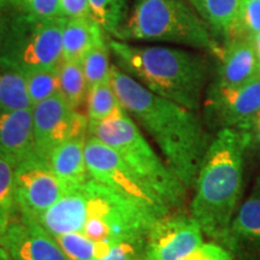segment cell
<instances>
[{"label":"cell","instance_id":"30","mask_svg":"<svg viewBox=\"0 0 260 260\" xmlns=\"http://www.w3.org/2000/svg\"><path fill=\"white\" fill-rule=\"evenodd\" d=\"M234 129L237 130L241 138L246 160H260V111Z\"/></svg>","mask_w":260,"mask_h":260},{"label":"cell","instance_id":"37","mask_svg":"<svg viewBox=\"0 0 260 260\" xmlns=\"http://www.w3.org/2000/svg\"><path fill=\"white\" fill-rule=\"evenodd\" d=\"M252 42H253V46H254L256 57H258V59L260 61V31L253 37Z\"/></svg>","mask_w":260,"mask_h":260},{"label":"cell","instance_id":"3","mask_svg":"<svg viewBox=\"0 0 260 260\" xmlns=\"http://www.w3.org/2000/svg\"><path fill=\"white\" fill-rule=\"evenodd\" d=\"M115 64L158 95L194 112L203 107L209 81L207 58L165 46H136L109 38Z\"/></svg>","mask_w":260,"mask_h":260},{"label":"cell","instance_id":"20","mask_svg":"<svg viewBox=\"0 0 260 260\" xmlns=\"http://www.w3.org/2000/svg\"><path fill=\"white\" fill-rule=\"evenodd\" d=\"M241 0H198V12L220 45L233 38Z\"/></svg>","mask_w":260,"mask_h":260},{"label":"cell","instance_id":"15","mask_svg":"<svg viewBox=\"0 0 260 260\" xmlns=\"http://www.w3.org/2000/svg\"><path fill=\"white\" fill-rule=\"evenodd\" d=\"M35 154L31 107L0 111V155L17 167Z\"/></svg>","mask_w":260,"mask_h":260},{"label":"cell","instance_id":"1","mask_svg":"<svg viewBox=\"0 0 260 260\" xmlns=\"http://www.w3.org/2000/svg\"><path fill=\"white\" fill-rule=\"evenodd\" d=\"M110 80L125 111L151 138L184 187L193 189L212 140L198 112L151 92L115 63Z\"/></svg>","mask_w":260,"mask_h":260},{"label":"cell","instance_id":"8","mask_svg":"<svg viewBox=\"0 0 260 260\" xmlns=\"http://www.w3.org/2000/svg\"><path fill=\"white\" fill-rule=\"evenodd\" d=\"M84 157L89 176L99 183L134 201L160 218L174 212L140 180L115 149L95 136H87Z\"/></svg>","mask_w":260,"mask_h":260},{"label":"cell","instance_id":"23","mask_svg":"<svg viewBox=\"0 0 260 260\" xmlns=\"http://www.w3.org/2000/svg\"><path fill=\"white\" fill-rule=\"evenodd\" d=\"M32 107L23 74L0 65V111Z\"/></svg>","mask_w":260,"mask_h":260},{"label":"cell","instance_id":"28","mask_svg":"<svg viewBox=\"0 0 260 260\" xmlns=\"http://www.w3.org/2000/svg\"><path fill=\"white\" fill-rule=\"evenodd\" d=\"M260 31V0H241L233 38L252 40Z\"/></svg>","mask_w":260,"mask_h":260},{"label":"cell","instance_id":"5","mask_svg":"<svg viewBox=\"0 0 260 260\" xmlns=\"http://www.w3.org/2000/svg\"><path fill=\"white\" fill-rule=\"evenodd\" d=\"M88 135L115 149L171 211L182 210L188 189L152 147L128 112L109 121L88 123Z\"/></svg>","mask_w":260,"mask_h":260},{"label":"cell","instance_id":"19","mask_svg":"<svg viewBox=\"0 0 260 260\" xmlns=\"http://www.w3.org/2000/svg\"><path fill=\"white\" fill-rule=\"evenodd\" d=\"M106 35L93 17L67 18L63 29V59L82 61L90 48L106 40Z\"/></svg>","mask_w":260,"mask_h":260},{"label":"cell","instance_id":"18","mask_svg":"<svg viewBox=\"0 0 260 260\" xmlns=\"http://www.w3.org/2000/svg\"><path fill=\"white\" fill-rule=\"evenodd\" d=\"M87 136L74 138L63 142L48 158L52 170L63 183L65 190L80 186L89 177L84 157Z\"/></svg>","mask_w":260,"mask_h":260},{"label":"cell","instance_id":"17","mask_svg":"<svg viewBox=\"0 0 260 260\" xmlns=\"http://www.w3.org/2000/svg\"><path fill=\"white\" fill-rule=\"evenodd\" d=\"M83 183L65 190L63 197L39 217L38 222L52 236L82 233L87 217V195Z\"/></svg>","mask_w":260,"mask_h":260},{"label":"cell","instance_id":"41","mask_svg":"<svg viewBox=\"0 0 260 260\" xmlns=\"http://www.w3.org/2000/svg\"><path fill=\"white\" fill-rule=\"evenodd\" d=\"M12 260H14V259H12Z\"/></svg>","mask_w":260,"mask_h":260},{"label":"cell","instance_id":"31","mask_svg":"<svg viewBox=\"0 0 260 260\" xmlns=\"http://www.w3.org/2000/svg\"><path fill=\"white\" fill-rule=\"evenodd\" d=\"M14 12L38 16V17H59L61 16L59 0H6Z\"/></svg>","mask_w":260,"mask_h":260},{"label":"cell","instance_id":"13","mask_svg":"<svg viewBox=\"0 0 260 260\" xmlns=\"http://www.w3.org/2000/svg\"><path fill=\"white\" fill-rule=\"evenodd\" d=\"M5 245L14 260H69L37 219L19 212L10 220Z\"/></svg>","mask_w":260,"mask_h":260},{"label":"cell","instance_id":"34","mask_svg":"<svg viewBox=\"0 0 260 260\" xmlns=\"http://www.w3.org/2000/svg\"><path fill=\"white\" fill-rule=\"evenodd\" d=\"M63 17H92L88 0H59Z\"/></svg>","mask_w":260,"mask_h":260},{"label":"cell","instance_id":"40","mask_svg":"<svg viewBox=\"0 0 260 260\" xmlns=\"http://www.w3.org/2000/svg\"><path fill=\"white\" fill-rule=\"evenodd\" d=\"M226 260H236V258L234 255H232V256H229V258H228Z\"/></svg>","mask_w":260,"mask_h":260},{"label":"cell","instance_id":"38","mask_svg":"<svg viewBox=\"0 0 260 260\" xmlns=\"http://www.w3.org/2000/svg\"><path fill=\"white\" fill-rule=\"evenodd\" d=\"M253 190H255V191H260V171H259L258 176H256V178H255L254 186H253Z\"/></svg>","mask_w":260,"mask_h":260},{"label":"cell","instance_id":"2","mask_svg":"<svg viewBox=\"0 0 260 260\" xmlns=\"http://www.w3.org/2000/svg\"><path fill=\"white\" fill-rule=\"evenodd\" d=\"M245 151L236 129L214 133L194 184L190 216L204 236L223 246L242 197Z\"/></svg>","mask_w":260,"mask_h":260},{"label":"cell","instance_id":"39","mask_svg":"<svg viewBox=\"0 0 260 260\" xmlns=\"http://www.w3.org/2000/svg\"><path fill=\"white\" fill-rule=\"evenodd\" d=\"M186 2L189 3V4L198 11V0H186Z\"/></svg>","mask_w":260,"mask_h":260},{"label":"cell","instance_id":"16","mask_svg":"<svg viewBox=\"0 0 260 260\" xmlns=\"http://www.w3.org/2000/svg\"><path fill=\"white\" fill-rule=\"evenodd\" d=\"M219 65L213 81L226 87H240L260 75V61L249 39L234 38L225 42L218 57Z\"/></svg>","mask_w":260,"mask_h":260},{"label":"cell","instance_id":"24","mask_svg":"<svg viewBox=\"0 0 260 260\" xmlns=\"http://www.w3.org/2000/svg\"><path fill=\"white\" fill-rule=\"evenodd\" d=\"M69 260H99L109 254L115 245L95 242L82 233H69L53 236Z\"/></svg>","mask_w":260,"mask_h":260},{"label":"cell","instance_id":"26","mask_svg":"<svg viewBox=\"0 0 260 260\" xmlns=\"http://www.w3.org/2000/svg\"><path fill=\"white\" fill-rule=\"evenodd\" d=\"M111 51L109 46V38L90 48L88 53L83 57L82 68L86 76L88 90L96 84L110 79L112 64L110 63Z\"/></svg>","mask_w":260,"mask_h":260},{"label":"cell","instance_id":"29","mask_svg":"<svg viewBox=\"0 0 260 260\" xmlns=\"http://www.w3.org/2000/svg\"><path fill=\"white\" fill-rule=\"evenodd\" d=\"M0 211L16 214L18 212L15 197V167L0 155Z\"/></svg>","mask_w":260,"mask_h":260},{"label":"cell","instance_id":"32","mask_svg":"<svg viewBox=\"0 0 260 260\" xmlns=\"http://www.w3.org/2000/svg\"><path fill=\"white\" fill-rule=\"evenodd\" d=\"M146 235L116 243L109 254L99 260H146Z\"/></svg>","mask_w":260,"mask_h":260},{"label":"cell","instance_id":"10","mask_svg":"<svg viewBox=\"0 0 260 260\" xmlns=\"http://www.w3.org/2000/svg\"><path fill=\"white\" fill-rule=\"evenodd\" d=\"M65 188L50 162L39 154L15 167V197L18 212L39 219L63 197Z\"/></svg>","mask_w":260,"mask_h":260},{"label":"cell","instance_id":"33","mask_svg":"<svg viewBox=\"0 0 260 260\" xmlns=\"http://www.w3.org/2000/svg\"><path fill=\"white\" fill-rule=\"evenodd\" d=\"M232 255H234L233 253L225 247L211 241L207 243L204 242L182 260H226Z\"/></svg>","mask_w":260,"mask_h":260},{"label":"cell","instance_id":"25","mask_svg":"<svg viewBox=\"0 0 260 260\" xmlns=\"http://www.w3.org/2000/svg\"><path fill=\"white\" fill-rule=\"evenodd\" d=\"M92 17L102 25L109 38L115 39L126 19L128 0H88Z\"/></svg>","mask_w":260,"mask_h":260},{"label":"cell","instance_id":"36","mask_svg":"<svg viewBox=\"0 0 260 260\" xmlns=\"http://www.w3.org/2000/svg\"><path fill=\"white\" fill-rule=\"evenodd\" d=\"M12 10L6 6L5 4H0V48H2L3 40H4V35L8 27L10 15H11Z\"/></svg>","mask_w":260,"mask_h":260},{"label":"cell","instance_id":"4","mask_svg":"<svg viewBox=\"0 0 260 260\" xmlns=\"http://www.w3.org/2000/svg\"><path fill=\"white\" fill-rule=\"evenodd\" d=\"M122 41H160L204 50L218 57L222 45L199 12L186 0H135L115 38Z\"/></svg>","mask_w":260,"mask_h":260},{"label":"cell","instance_id":"21","mask_svg":"<svg viewBox=\"0 0 260 260\" xmlns=\"http://www.w3.org/2000/svg\"><path fill=\"white\" fill-rule=\"evenodd\" d=\"M125 112L110 79L88 90L86 103V116L88 118V123L109 121L122 116Z\"/></svg>","mask_w":260,"mask_h":260},{"label":"cell","instance_id":"9","mask_svg":"<svg viewBox=\"0 0 260 260\" xmlns=\"http://www.w3.org/2000/svg\"><path fill=\"white\" fill-rule=\"evenodd\" d=\"M31 110L37 153L47 161L63 142L88 135L87 116L74 110L60 93L35 104Z\"/></svg>","mask_w":260,"mask_h":260},{"label":"cell","instance_id":"22","mask_svg":"<svg viewBox=\"0 0 260 260\" xmlns=\"http://www.w3.org/2000/svg\"><path fill=\"white\" fill-rule=\"evenodd\" d=\"M59 93L76 111L86 105L88 84L81 61L61 59L59 67Z\"/></svg>","mask_w":260,"mask_h":260},{"label":"cell","instance_id":"27","mask_svg":"<svg viewBox=\"0 0 260 260\" xmlns=\"http://www.w3.org/2000/svg\"><path fill=\"white\" fill-rule=\"evenodd\" d=\"M58 67L52 69L32 70L23 74L31 105L44 102L59 93Z\"/></svg>","mask_w":260,"mask_h":260},{"label":"cell","instance_id":"11","mask_svg":"<svg viewBox=\"0 0 260 260\" xmlns=\"http://www.w3.org/2000/svg\"><path fill=\"white\" fill-rule=\"evenodd\" d=\"M203 107L205 124L214 133L236 128L260 111V75L240 87H226L213 81L206 88Z\"/></svg>","mask_w":260,"mask_h":260},{"label":"cell","instance_id":"7","mask_svg":"<svg viewBox=\"0 0 260 260\" xmlns=\"http://www.w3.org/2000/svg\"><path fill=\"white\" fill-rule=\"evenodd\" d=\"M83 186L87 195V217L82 234L93 241L116 245L144 236L160 219L157 214L117 194L93 177L87 178Z\"/></svg>","mask_w":260,"mask_h":260},{"label":"cell","instance_id":"35","mask_svg":"<svg viewBox=\"0 0 260 260\" xmlns=\"http://www.w3.org/2000/svg\"><path fill=\"white\" fill-rule=\"evenodd\" d=\"M14 216L15 214H10L4 212V211H0V260H12L5 245V234L6 230H8L10 220L12 219Z\"/></svg>","mask_w":260,"mask_h":260},{"label":"cell","instance_id":"14","mask_svg":"<svg viewBox=\"0 0 260 260\" xmlns=\"http://www.w3.org/2000/svg\"><path fill=\"white\" fill-rule=\"evenodd\" d=\"M223 246L236 260L260 258V191L240 204Z\"/></svg>","mask_w":260,"mask_h":260},{"label":"cell","instance_id":"6","mask_svg":"<svg viewBox=\"0 0 260 260\" xmlns=\"http://www.w3.org/2000/svg\"><path fill=\"white\" fill-rule=\"evenodd\" d=\"M67 17H38L11 12L0 48V65L24 74L57 68L63 59Z\"/></svg>","mask_w":260,"mask_h":260},{"label":"cell","instance_id":"12","mask_svg":"<svg viewBox=\"0 0 260 260\" xmlns=\"http://www.w3.org/2000/svg\"><path fill=\"white\" fill-rule=\"evenodd\" d=\"M203 243V230L193 217L175 211L149 228L146 260H182Z\"/></svg>","mask_w":260,"mask_h":260}]
</instances>
